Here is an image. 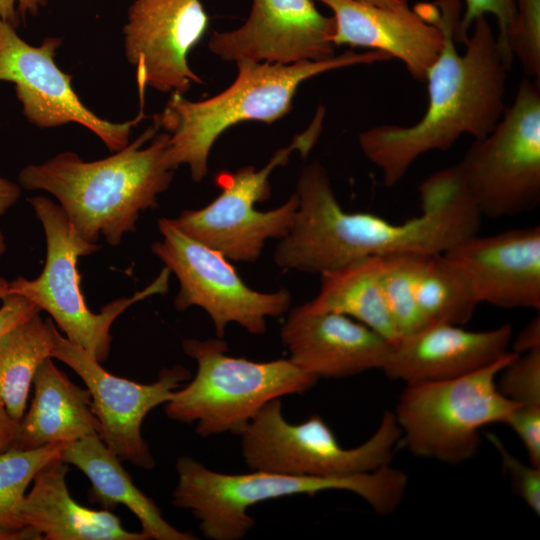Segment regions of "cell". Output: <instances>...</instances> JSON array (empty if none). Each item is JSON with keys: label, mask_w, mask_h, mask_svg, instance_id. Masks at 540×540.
Segmentation results:
<instances>
[{"label": "cell", "mask_w": 540, "mask_h": 540, "mask_svg": "<svg viewBox=\"0 0 540 540\" xmlns=\"http://www.w3.org/2000/svg\"><path fill=\"white\" fill-rule=\"evenodd\" d=\"M419 192L421 213L405 222L347 212L324 166L312 162L298 178L295 218L276 246L274 262L287 271L320 275L366 257L442 254L478 233L482 215L455 165L428 176Z\"/></svg>", "instance_id": "cell-1"}, {"label": "cell", "mask_w": 540, "mask_h": 540, "mask_svg": "<svg viewBox=\"0 0 540 540\" xmlns=\"http://www.w3.org/2000/svg\"><path fill=\"white\" fill-rule=\"evenodd\" d=\"M439 27L443 46L430 66L426 82L428 106L414 125H378L359 134L364 156L382 174L383 184L399 183L423 154L449 149L460 136L488 135L502 117L507 74L513 60L500 47L486 16L477 18L459 53L454 39L460 0H435L412 8Z\"/></svg>", "instance_id": "cell-2"}, {"label": "cell", "mask_w": 540, "mask_h": 540, "mask_svg": "<svg viewBox=\"0 0 540 540\" xmlns=\"http://www.w3.org/2000/svg\"><path fill=\"white\" fill-rule=\"evenodd\" d=\"M152 125L106 158L85 161L65 151L18 174L19 185L44 190L59 201L75 230L96 243L102 234L111 246L133 232L141 212L158 206L174 176L166 163L169 134Z\"/></svg>", "instance_id": "cell-3"}, {"label": "cell", "mask_w": 540, "mask_h": 540, "mask_svg": "<svg viewBox=\"0 0 540 540\" xmlns=\"http://www.w3.org/2000/svg\"><path fill=\"white\" fill-rule=\"evenodd\" d=\"M391 60L379 51H345L320 61L294 64L236 62L235 80L220 93L198 101L173 92L153 125L169 134L166 163L175 170L187 165L200 182L208 173L210 151L227 129L245 121L266 124L286 116L299 86L306 80L336 69Z\"/></svg>", "instance_id": "cell-4"}, {"label": "cell", "mask_w": 540, "mask_h": 540, "mask_svg": "<svg viewBox=\"0 0 540 540\" xmlns=\"http://www.w3.org/2000/svg\"><path fill=\"white\" fill-rule=\"evenodd\" d=\"M178 481L172 493L176 507L189 510L211 540H240L255 525L250 507L272 499L327 490L352 492L379 515L393 513L408 484L406 474L390 464L346 476H298L261 470L245 474L213 471L190 456L176 462Z\"/></svg>", "instance_id": "cell-5"}, {"label": "cell", "mask_w": 540, "mask_h": 540, "mask_svg": "<svg viewBox=\"0 0 540 540\" xmlns=\"http://www.w3.org/2000/svg\"><path fill=\"white\" fill-rule=\"evenodd\" d=\"M182 347L196 361L197 371L187 385L173 391L165 412L170 419L195 423L202 437L240 435L268 402L302 394L318 380L289 358L257 362L230 356L223 338L186 339Z\"/></svg>", "instance_id": "cell-6"}, {"label": "cell", "mask_w": 540, "mask_h": 540, "mask_svg": "<svg viewBox=\"0 0 540 540\" xmlns=\"http://www.w3.org/2000/svg\"><path fill=\"white\" fill-rule=\"evenodd\" d=\"M515 356L510 351L461 377L406 384L394 413L406 448L415 456L447 464L474 457L480 430L490 424H505L519 405L497 387L498 374Z\"/></svg>", "instance_id": "cell-7"}, {"label": "cell", "mask_w": 540, "mask_h": 540, "mask_svg": "<svg viewBox=\"0 0 540 540\" xmlns=\"http://www.w3.org/2000/svg\"><path fill=\"white\" fill-rule=\"evenodd\" d=\"M46 237V260L41 274L32 280L17 277L8 283V292L26 297L46 311L66 338L92 353L101 363L110 353V328L128 307L154 294L168 290L170 270L165 267L146 288L128 298L107 303L93 313L80 289L78 258L98 250L73 227L61 206L45 196L28 199Z\"/></svg>", "instance_id": "cell-8"}, {"label": "cell", "mask_w": 540, "mask_h": 540, "mask_svg": "<svg viewBox=\"0 0 540 540\" xmlns=\"http://www.w3.org/2000/svg\"><path fill=\"white\" fill-rule=\"evenodd\" d=\"M324 113L325 109L319 107L308 128L288 146L278 149L264 167L248 165L234 172H220L215 180L219 195L202 208L184 210L171 219L173 224L231 262H256L268 240H280L289 232L298 197L294 193L282 205L268 211L258 210L255 205L269 199V177L277 167L286 165L295 151L303 157L309 154L321 133Z\"/></svg>", "instance_id": "cell-9"}, {"label": "cell", "mask_w": 540, "mask_h": 540, "mask_svg": "<svg viewBox=\"0 0 540 540\" xmlns=\"http://www.w3.org/2000/svg\"><path fill=\"white\" fill-rule=\"evenodd\" d=\"M480 214L513 217L540 202V87L528 78L494 129L455 164Z\"/></svg>", "instance_id": "cell-10"}, {"label": "cell", "mask_w": 540, "mask_h": 540, "mask_svg": "<svg viewBox=\"0 0 540 540\" xmlns=\"http://www.w3.org/2000/svg\"><path fill=\"white\" fill-rule=\"evenodd\" d=\"M242 455L251 470L298 476H346L390 464L401 441L394 413L386 411L372 436L345 448L320 415L290 423L280 398L268 402L240 434Z\"/></svg>", "instance_id": "cell-11"}, {"label": "cell", "mask_w": 540, "mask_h": 540, "mask_svg": "<svg viewBox=\"0 0 540 540\" xmlns=\"http://www.w3.org/2000/svg\"><path fill=\"white\" fill-rule=\"evenodd\" d=\"M162 240L151 249L179 282L174 307L202 308L211 318L216 337L223 338L230 323L253 335L266 332L267 318L284 315L291 304L287 289L260 292L244 283L232 262L219 251L187 236L171 219L158 220Z\"/></svg>", "instance_id": "cell-12"}, {"label": "cell", "mask_w": 540, "mask_h": 540, "mask_svg": "<svg viewBox=\"0 0 540 540\" xmlns=\"http://www.w3.org/2000/svg\"><path fill=\"white\" fill-rule=\"evenodd\" d=\"M61 42L59 37H47L33 46L0 19V81L14 84L23 115L36 127L77 123L93 132L110 151L121 150L129 143L132 128L144 118V106L125 122H111L93 113L73 89L72 76L55 62Z\"/></svg>", "instance_id": "cell-13"}, {"label": "cell", "mask_w": 540, "mask_h": 540, "mask_svg": "<svg viewBox=\"0 0 540 540\" xmlns=\"http://www.w3.org/2000/svg\"><path fill=\"white\" fill-rule=\"evenodd\" d=\"M51 358L69 366L85 383L92 410L100 423L99 437L121 461L149 470L155 460L141 434L147 414L166 403L173 391L190 378L181 365L163 368L158 379L137 383L106 371L95 356L53 330Z\"/></svg>", "instance_id": "cell-14"}, {"label": "cell", "mask_w": 540, "mask_h": 540, "mask_svg": "<svg viewBox=\"0 0 540 540\" xmlns=\"http://www.w3.org/2000/svg\"><path fill=\"white\" fill-rule=\"evenodd\" d=\"M209 24L201 0H135L123 28L124 51L136 68L140 104L147 87L184 94L203 80L188 64Z\"/></svg>", "instance_id": "cell-15"}, {"label": "cell", "mask_w": 540, "mask_h": 540, "mask_svg": "<svg viewBox=\"0 0 540 540\" xmlns=\"http://www.w3.org/2000/svg\"><path fill=\"white\" fill-rule=\"evenodd\" d=\"M315 0H252L249 16L236 29L214 32L210 51L223 61L294 64L335 55L334 20Z\"/></svg>", "instance_id": "cell-16"}, {"label": "cell", "mask_w": 540, "mask_h": 540, "mask_svg": "<svg viewBox=\"0 0 540 540\" xmlns=\"http://www.w3.org/2000/svg\"><path fill=\"white\" fill-rule=\"evenodd\" d=\"M469 281L478 303L540 309V226L478 233L442 253Z\"/></svg>", "instance_id": "cell-17"}, {"label": "cell", "mask_w": 540, "mask_h": 540, "mask_svg": "<svg viewBox=\"0 0 540 540\" xmlns=\"http://www.w3.org/2000/svg\"><path fill=\"white\" fill-rule=\"evenodd\" d=\"M289 359L316 377L344 378L382 369L391 342L366 325L340 313L293 308L281 327Z\"/></svg>", "instance_id": "cell-18"}, {"label": "cell", "mask_w": 540, "mask_h": 540, "mask_svg": "<svg viewBox=\"0 0 540 540\" xmlns=\"http://www.w3.org/2000/svg\"><path fill=\"white\" fill-rule=\"evenodd\" d=\"M511 341L509 324L484 331L432 324L391 343L381 370L388 378L406 384L457 378L504 357Z\"/></svg>", "instance_id": "cell-19"}, {"label": "cell", "mask_w": 540, "mask_h": 540, "mask_svg": "<svg viewBox=\"0 0 540 540\" xmlns=\"http://www.w3.org/2000/svg\"><path fill=\"white\" fill-rule=\"evenodd\" d=\"M315 1L332 11L334 46L385 53L402 61L415 80H426L443 46L438 26L423 20L413 9L392 10L360 0Z\"/></svg>", "instance_id": "cell-20"}, {"label": "cell", "mask_w": 540, "mask_h": 540, "mask_svg": "<svg viewBox=\"0 0 540 540\" xmlns=\"http://www.w3.org/2000/svg\"><path fill=\"white\" fill-rule=\"evenodd\" d=\"M67 472V463L59 458L36 473L17 508L24 526L45 540H147L142 532L126 530L111 511L77 503L66 484Z\"/></svg>", "instance_id": "cell-21"}, {"label": "cell", "mask_w": 540, "mask_h": 540, "mask_svg": "<svg viewBox=\"0 0 540 540\" xmlns=\"http://www.w3.org/2000/svg\"><path fill=\"white\" fill-rule=\"evenodd\" d=\"M33 384L34 397L12 447L29 450L99 435L90 392L74 384L52 358L38 367Z\"/></svg>", "instance_id": "cell-22"}, {"label": "cell", "mask_w": 540, "mask_h": 540, "mask_svg": "<svg viewBox=\"0 0 540 540\" xmlns=\"http://www.w3.org/2000/svg\"><path fill=\"white\" fill-rule=\"evenodd\" d=\"M60 459L88 477L90 502L109 511L118 505L126 506L138 518L146 539H197L192 533L177 530L163 518L155 502L135 486L121 460L99 435L64 443Z\"/></svg>", "instance_id": "cell-23"}, {"label": "cell", "mask_w": 540, "mask_h": 540, "mask_svg": "<svg viewBox=\"0 0 540 540\" xmlns=\"http://www.w3.org/2000/svg\"><path fill=\"white\" fill-rule=\"evenodd\" d=\"M306 306L344 314L391 343L398 339L381 284V257L362 258L320 274L317 295Z\"/></svg>", "instance_id": "cell-24"}, {"label": "cell", "mask_w": 540, "mask_h": 540, "mask_svg": "<svg viewBox=\"0 0 540 540\" xmlns=\"http://www.w3.org/2000/svg\"><path fill=\"white\" fill-rule=\"evenodd\" d=\"M54 327L51 319L44 321L37 313L0 339V399L16 421L24 416L38 367L51 358Z\"/></svg>", "instance_id": "cell-25"}, {"label": "cell", "mask_w": 540, "mask_h": 540, "mask_svg": "<svg viewBox=\"0 0 540 540\" xmlns=\"http://www.w3.org/2000/svg\"><path fill=\"white\" fill-rule=\"evenodd\" d=\"M415 299L426 326L463 325L479 304L461 270L443 254H420L415 270Z\"/></svg>", "instance_id": "cell-26"}, {"label": "cell", "mask_w": 540, "mask_h": 540, "mask_svg": "<svg viewBox=\"0 0 540 540\" xmlns=\"http://www.w3.org/2000/svg\"><path fill=\"white\" fill-rule=\"evenodd\" d=\"M64 443L36 449L11 447L0 452V540L42 539L22 524L17 508L36 473L47 463L59 459Z\"/></svg>", "instance_id": "cell-27"}, {"label": "cell", "mask_w": 540, "mask_h": 540, "mask_svg": "<svg viewBox=\"0 0 540 540\" xmlns=\"http://www.w3.org/2000/svg\"><path fill=\"white\" fill-rule=\"evenodd\" d=\"M418 253L381 256V284L398 339L426 327L415 299Z\"/></svg>", "instance_id": "cell-28"}, {"label": "cell", "mask_w": 540, "mask_h": 540, "mask_svg": "<svg viewBox=\"0 0 540 540\" xmlns=\"http://www.w3.org/2000/svg\"><path fill=\"white\" fill-rule=\"evenodd\" d=\"M497 378L499 391L511 401L540 406V348L516 354Z\"/></svg>", "instance_id": "cell-29"}, {"label": "cell", "mask_w": 540, "mask_h": 540, "mask_svg": "<svg viewBox=\"0 0 540 540\" xmlns=\"http://www.w3.org/2000/svg\"><path fill=\"white\" fill-rule=\"evenodd\" d=\"M516 24L511 42L513 57H517L524 70L539 79L540 76V0H514Z\"/></svg>", "instance_id": "cell-30"}, {"label": "cell", "mask_w": 540, "mask_h": 540, "mask_svg": "<svg viewBox=\"0 0 540 540\" xmlns=\"http://www.w3.org/2000/svg\"><path fill=\"white\" fill-rule=\"evenodd\" d=\"M465 12L459 19L455 30L454 39L462 43L468 36V31L474 21L490 14L494 16L498 24L497 40L503 52L513 60L511 42L516 24V6L514 0H464Z\"/></svg>", "instance_id": "cell-31"}, {"label": "cell", "mask_w": 540, "mask_h": 540, "mask_svg": "<svg viewBox=\"0 0 540 540\" xmlns=\"http://www.w3.org/2000/svg\"><path fill=\"white\" fill-rule=\"evenodd\" d=\"M497 449L503 470L513 491L537 515L540 514V467L525 464L512 455L502 441L493 434L487 435Z\"/></svg>", "instance_id": "cell-32"}, {"label": "cell", "mask_w": 540, "mask_h": 540, "mask_svg": "<svg viewBox=\"0 0 540 540\" xmlns=\"http://www.w3.org/2000/svg\"><path fill=\"white\" fill-rule=\"evenodd\" d=\"M505 424L510 426L521 440L529 463L540 467V406L517 405Z\"/></svg>", "instance_id": "cell-33"}, {"label": "cell", "mask_w": 540, "mask_h": 540, "mask_svg": "<svg viewBox=\"0 0 540 540\" xmlns=\"http://www.w3.org/2000/svg\"><path fill=\"white\" fill-rule=\"evenodd\" d=\"M0 306V339L14 326L40 313V309L22 295L7 293Z\"/></svg>", "instance_id": "cell-34"}, {"label": "cell", "mask_w": 540, "mask_h": 540, "mask_svg": "<svg viewBox=\"0 0 540 540\" xmlns=\"http://www.w3.org/2000/svg\"><path fill=\"white\" fill-rule=\"evenodd\" d=\"M45 0H0V19L16 29L20 24V15H35Z\"/></svg>", "instance_id": "cell-35"}, {"label": "cell", "mask_w": 540, "mask_h": 540, "mask_svg": "<svg viewBox=\"0 0 540 540\" xmlns=\"http://www.w3.org/2000/svg\"><path fill=\"white\" fill-rule=\"evenodd\" d=\"M540 348V317H534L516 336L512 352L522 354Z\"/></svg>", "instance_id": "cell-36"}, {"label": "cell", "mask_w": 540, "mask_h": 540, "mask_svg": "<svg viewBox=\"0 0 540 540\" xmlns=\"http://www.w3.org/2000/svg\"><path fill=\"white\" fill-rule=\"evenodd\" d=\"M19 422L10 416L5 404L0 399V452L13 446L18 434Z\"/></svg>", "instance_id": "cell-37"}, {"label": "cell", "mask_w": 540, "mask_h": 540, "mask_svg": "<svg viewBox=\"0 0 540 540\" xmlns=\"http://www.w3.org/2000/svg\"><path fill=\"white\" fill-rule=\"evenodd\" d=\"M21 186L0 176V215L12 207L21 194Z\"/></svg>", "instance_id": "cell-38"}, {"label": "cell", "mask_w": 540, "mask_h": 540, "mask_svg": "<svg viewBox=\"0 0 540 540\" xmlns=\"http://www.w3.org/2000/svg\"><path fill=\"white\" fill-rule=\"evenodd\" d=\"M383 8L404 11L408 10V0H360Z\"/></svg>", "instance_id": "cell-39"}, {"label": "cell", "mask_w": 540, "mask_h": 540, "mask_svg": "<svg viewBox=\"0 0 540 540\" xmlns=\"http://www.w3.org/2000/svg\"><path fill=\"white\" fill-rule=\"evenodd\" d=\"M8 283L4 278L0 277V301L8 292Z\"/></svg>", "instance_id": "cell-40"}, {"label": "cell", "mask_w": 540, "mask_h": 540, "mask_svg": "<svg viewBox=\"0 0 540 540\" xmlns=\"http://www.w3.org/2000/svg\"><path fill=\"white\" fill-rule=\"evenodd\" d=\"M6 244L3 234L0 231V256L5 252Z\"/></svg>", "instance_id": "cell-41"}]
</instances>
